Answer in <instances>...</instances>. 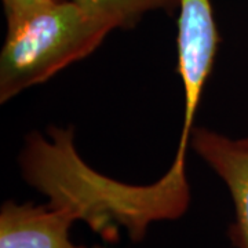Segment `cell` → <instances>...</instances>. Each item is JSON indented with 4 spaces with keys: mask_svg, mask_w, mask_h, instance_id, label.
<instances>
[{
    "mask_svg": "<svg viewBox=\"0 0 248 248\" xmlns=\"http://www.w3.org/2000/svg\"><path fill=\"white\" fill-rule=\"evenodd\" d=\"M48 135L28 137L21 153L24 178L48 196V204L66 208L104 240L115 243L124 228L133 241H141L152 222L177 219L186 211L185 167L171 164L151 185H127L90 169L76 152L73 128L51 127Z\"/></svg>",
    "mask_w": 248,
    "mask_h": 248,
    "instance_id": "obj_1",
    "label": "cell"
},
{
    "mask_svg": "<svg viewBox=\"0 0 248 248\" xmlns=\"http://www.w3.org/2000/svg\"><path fill=\"white\" fill-rule=\"evenodd\" d=\"M115 27L72 0H50L7 21L0 54V102L86 58Z\"/></svg>",
    "mask_w": 248,
    "mask_h": 248,
    "instance_id": "obj_2",
    "label": "cell"
},
{
    "mask_svg": "<svg viewBox=\"0 0 248 248\" xmlns=\"http://www.w3.org/2000/svg\"><path fill=\"white\" fill-rule=\"evenodd\" d=\"M178 73L184 86V124L172 164L186 166V151L204 86L213 71L219 33L211 0H178Z\"/></svg>",
    "mask_w": 248,
    "mask_h": 248,
    "instance_id": "obj_3",
    "label": "cell"
},
{
    "mask_svg": "<svg viewBox=\"0 0 248 248\" xmlns=\"http://www.w3.org/2000/svg\"><path fill=\"white\" fill-rule=\"evenodd\" d=\"M195 152L222 178L234 203V223L229 234L236 248H248V135L232 140L195 127L190 137Z\"/></svg>",
    "mask_w": 248,
    "mask_h": 248,
    "instance_id": "obj_4",
    "label": "cell"
},
{
    "mask_svg": "<svg viewBox=\"0 0 248 248\" xmlns=\"http://www.w3.org/2000/svg\"><path fill=\"white\" fill-rule=\"evenodd\" d=\"M75 215L66 208L6 202L0 211V248H78L69 231Z\"/></svg>",
    "mask_w": 248,
    "mask_h": 248,
    "instance_id": "obj_5",
    "label": "cell"
},
{
    "mask_svg": "<svg viewBox=\"0 0 248 248\" xmlns=\"http://www.w3.org/2000/svg\"><path fill=\"white\" fill-rule=\"evenodd\" d=\"M94 17L110 22L115 29H131L151 11L172 13L178 0H72Z\"/></svg>",
    "mask_w": 248,
    "mask_h": 248,
    "instance_id": "obj_6",
    "label": "cell"
},
{
    "mask_svg": "<svg viewBox=\"0 0 248 248\" xmlns=\"http://www.w3.org/2000/svg\"><path fill=\"white\" fill-rule=\"evenodd\" d=\"M3 1V7H4V14L6 19H16L21 17L24 14H27L28 11L39 7L40 4L47 3L50 0H1Z\"/></svg>",
    "mask_w": 248,
    "mask_h": 248,
    "instance_id": "obj_7",
    "label": "cell"
},
{
    "mask_svg": "<svg viewBox=\"0 0 248 248\" xmlns=\"http://www.w3.org/2000/svg\"><path fill=\"white\" fill-rule=\"evenodd\" d=\"M78 248H86V247H78ZM93 248H105V247H101V246H95V247Z\"/></svg>",
    "mask_w": 248,
    "mask_h": 248,
    "instance_id": "obj_8",
    "label": "cell"
}]
</instances>
